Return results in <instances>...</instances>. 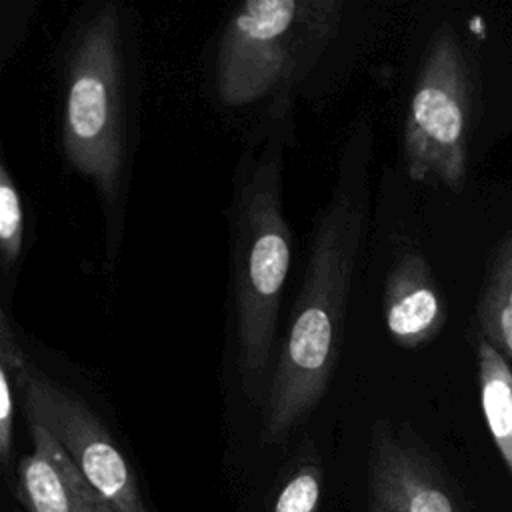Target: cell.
Listing matches in <instances>:
<instances>
[{"mask_svg": "<svg viewBox=\"0 0 512 512\" xmlns=\"http://www.w3.org/2000/svg\"><path fill=\"white\" fill-rule=\"evenodd\" d=\"M370 130L358 128L344 148L338 180L318 210L308 264L262 406V436L278 442L324 398L338 366L354 266L368 218Z\"/></svg>", "mask_w": 512, "mask_h": 512, "instance_id": "1", "label": "cell"}, {"mask_svg": "<svg viewBox=\"0 0 512 512\" xmlns=\"http://www.w3.org/2000/svg\"><path fill=\"white\" fill-rule=\"evenodd\" d=\"M292 262L282 212V150L266 146L236 178L232 204V292L242 388L264 406L284 284Z\"/></svg>", "mask_w": 512, "mask_h": 512, "instance_id": "2", "label": "cell"}, {"mask_svg": "<svg viewBox=\"0 0 512 512\" xmlns=\"http://www.w3.org/2000/svg\"><path fill=\"white\" fill-rule=\"evenodd\" d=\"M340 0H250L226 22L216 50V92L246 106L290 90L338 34Z\"/></svg>", "mask_w": 512, "mask_h": 512, "instance_id": "3", "label": "cell"}, {"mask_svg": "<svg viewBox=\"0 0 512 512\" xmlns=\"http://www.w3.org/2000/svg\"><path fill=\"white\" fill-rule=\"evenodd\" d=\"M62 150L106 204L120 194L126 160V102L120 16L102 4L78 30L66 66Z\"/></svg>", "mask_w": 512, "mask_h": 512, "instance_id": "4", "label": "cell"}, {"mask_svg": "<svg viewBox=\"0 0 512 512\" xmlns=\"http://www.w3.org/2000/svg\"><path fill=\"white\" fill-rule=\"evenodd\" d=\"M472 124L470 68L456 32L444 24L430 38L408 104L404 160L422 184L458 190L466 180Z\"/></svg>", "mask_w": 512, "mask_h": 512, "instance_id": "5", "label": "cell"}, {"mask_svg": "<svg viewBox=\"0 0 512 512\" xmlns=\"http://www.w3.org/2000/svg\"><path fill=\"white\" fill-rule=\"evenodd\" d=\"M20 404L26 422L44 426L68 452L106 512H150L130 462L78 394L30 362L22 380Z\"/></svg>", "mask_w": 512, "mask_h": 512, "instance_id": "6", "label": "cell"}, {"mask_svg": "<svg viewBox=\"0 0 512 512\" xmlns=\"http://www.w3.org/2000/svg\"><path fill=\"white\" fill-rule=\"evenodd\" d=\"M368 512H460L440 466L388 420L372 432Z\"/></svg>", "mask_w": 512, "mask_h": 512, "instance_id": "7", "label": "cell"}, {"mask_svg": "<svg viewBox=\"0 0 512 512\" xmlns=\"http://www.w3.org/2000/svg\"><path fill=\"white\" fill-rule=\"evenodd\" d=\"M388 336L402 348H418L438 336L446 322V306L426 258L408 248L396 254L382 298Z\"/></svg>", "mask_w": 512, "mask_h": 512, "instance_id": "8", "label": "cell"}, {"mask_svg": "<svg viewBox=\"0 0 512 512\" xmlns=\"http://www.w3.org/2000/svg\"><path fill=\"white\" fill-rule=\"evenodd\" d=\"M32 452L16 470L18 496L28 512H106L58 440L28 422Z\"/></svg>", "mask_w": 512, "mask_h": 512, "instance_id": "9", "label": "cell"}, {"mask_svg": "<svg viewBox=\"0 0 512 512\" xmlns=\"http://www.w3.org/2000/svg\"><path fill=\"white\" fill-rule=\"evenodd\" d=\"M480 406L492 442L512 476V366L480 334H476Z\"/></svg>", "mask_w": 512, "mask_h": 512, "instance_id": "10", "label": "cell"}, {"mask_svg": "<svg viewBox=\"0 0 512 512\" xmlns=\"http://www.w3.org/2000/svg\"><path fill=\"white\" fill-rule=\"evenodd\" d=\"M478 334L512 366V232L492 252L476 306Z\"/></svg>", "mask_w": 512, "mask_h": 512, "instance_id": "11", "label": "cell"}, {"mask_svg": "<svg viewBox=\"0 0 512 512\" xmlns=\"http://www.w3.org/2000/svg\"><path fill=\"white\" fill-rule=\"evenodd\" d=\"M28 364L10 318L0 312V462L6 470L12 458L16 398H20Z\"/></svg>", "mask_w": 512, "mask_h": 512, "instance_id": "12", "label": "cell"}, {"mask_svg": "<svg viewBox=\"0 0 512 512\" xmlns=\"http://www.w3.org/2000/svg\"><path fill=\"white\" fill-rule=\"evenodd\" d=\"M324 470L314 460H300L282 480L270 512H320Z\"/></svg>", "mask_w": 512, "mask_h": 512, "instance_id": "13", "label": "cell"}, {"mask_svg": "<svg viewBox=\"0 0 512 512\" xmlns=\"http://www.w3.org/2000/svg\"><path fill=\"white\" fill-rule=\"evenodd\" d=\"M24 206L20 190L6 166L0 162V254L4 272H10L22 254Z\"/></svg>", "mask_w": 512, "mask_h": 512, "instance_id": "14", "label": "cell"}]
</instances>
